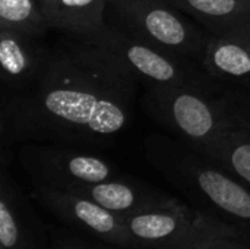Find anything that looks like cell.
Returning <instances> with one entry per match:
<instances>
[{"label":"cell","instance_id":"e0dca14e","mask_svg":"<svg viewBox=\"0 0 250 249\" xmlns=\"http://www.w3.org/2000/svg\"><path fill=\"white\" fill-rule=\"evenodd\" d=\"M185 249H249L243 242L239 241V235L215 236L201 241L189 248Z\"/></svg>","mask_w":250,"mask_h":249},{"label":"cell","instance_id":"8992f818","mask_svg":"<svg viewBox=\"0 0 250 249\" xmlns=\"http://www.w3.org/2000/svg\"><path fill=\"white\" fill-rule=\"evenodd\" d=\"M19 163L32 186L62 191L122 176L107 157L92 150L54 142H25L19 150Z\"/></svg>","mask_w":250,"mask_h":249},{"label":"cell","instance_id":"277c9868","mask_svg":"<svg viewBox=\"0 0 250 249\" xmlns=\"http://www.w3.org/2000/svg\"><path fill=\"white\" fill-rule=\"evenodd\" d=\"M105 23L199 65L211 37L207 28L170 0H110Z\"/></svg>","mask_w":250,"mask_h":249},{"label":"cell","instance_id":"d6986e66","mask_svg":"<svg viewBox=\"0 0 250 249\" xmlns=\"http://www.w3.org/2000/svg\"><path fill=\"white\" fill-rule=\"evenodd\" d=\"M41 249H91L86 248V247H82V245H76V244H57V245H53L50 248H41Z\"/></svg>","mask_w":250,"mask_h":249},{"label":"cell","instance_id":"ac0fdd59","mask_svg":"<svg viewBox=\"0 0 250 249\" xmlns=\"http://www.w3.org/2000/svg\"><path fill=\"white\" fill-rule=\"evenodd\" d=\"M224 35H226V34H224ZM231 35L239 37L240 40H243V41L250 47V26H248V28H242V29H239V31H234V32H231Z\"/></svg>","mask_w":250,"mask_h":249},{"label":"cell","instance_id":"4fadbf2b","mask_svg":"<svg viewBox=\"0 0 250 249\" xmlns=\"http://www.w3.org/2000/svg\"><path fill=\"white\" fill-rule=\"evenodd\" d=\"M110 0H41L48 29L92 38L105 28Z\"/></svg>","mask_w":250,"mask_h":249},{"label":"cell","instance_id":"52a82bcc","mask_svg":"<svg viewBox=\"0 0 250 249\" xmlns=\"http://www.w3.org/2000/svg\"><path fill=\"white\" fill-rule=\"evenodd\" d=\"M91 40L114 56H117L127 69L146 85H196L220 88L202 65L186 60L160 48H155L132 35L105 25V28Z\"/></svg>","mask_w":250,"mask_h":249},{"label":"cell","instance_id":"30bf717a","mask_svg":"<svg viewBox=\"0 0 250 249\" xmlns=\"http://www.w3.org/2000/svg\"><path fill=\"white\" fill-rule=\"evenodd\" d=\"M224 122L207 158L250 186V90L223 91Z\"/></svg>","mask_w":250,"mask_h":249},{"label":"cell","instance_id":"7c38bea8","mask_svg":"<svg viewBox=\"0 0 250 249\" xmlns=\"http://www.w3.org/2000/svg\"><path fill=\"white\" fill-rule=\"evenodd\" d=\"M69 192L85 197L122 217L158 207L171 198L157 188L125 176L97 183L79 185Z\"/></svg>","mask_w":250,"mask_h":249},{"label":"cell","instance_id":"7a4b0ae2","mask_svg":"<svg viewBox=\"0 0 250 249\" xmlns=\"http://www.w3.org/2000/svg\"><path fill=\"white\" fill-rule=\"evenodd\" d=\"M145 153L149 163L201 211L233 226L250 227V186L239 178L179 138L152 134L145 139Z\"/></svg>","mask_w":250,"mask_h":249},{"label":"cell","instance_id":"5bb4252c","mask_svg":"<svg viewBox=\"0 0 250 249\" xmlns=\"http://www.w3.org/2000/svg\"><path fill=\"white\" fill-rule=\"evenodd\" d=\"M201 65L217 82L230 81L250 85V47L239 37L211 34Z\"/></svg>","mask_w":250,"mask_h":249},{"label":"cell","instance_id":"6da1fadb","mask_svg":"<svg viewBox=\"0 0 250 249\" xmlns=\"http://www.w3.org/2000/svg\"><path fill=\"white\" fill-rule=\"evenodd\" d=\"M141 84L103 45L64 34L53 45L44 78L25 92L3 97L1 142L105 147L130 125Z\"/></svg>","mask_w":250,"mask_h":249},{"label":"cell","instance_id":"2e32d148","mask_svg":"<svg viewBox=\"0 0 250 249\" xmlns=\"http://www.w3.org/2000/svg\"><path fill=\"white\" fill-rule=\"evenodd\" d=\"M0 28L44 37L48 26L41 0H0Z\"/></svg>","mask_w":250,"mask_h":249},{"label":"cell","instance_id":"3957f363","mask_svg":"<svg viewBox=\"0 0 250 249\" xmlns=\"http://www.w3.org/2000/svg\"><path fill=\"white\" fill-rule=\"evenodd\" d=\"M142 110L161 128L208 156L224 122L223 90L196 85H146Z\"/></svg>","mask_w":250,"mask_h":249},{"label":"cell","instance_id":"8fae6325","mask_svg":"<svg viewBox=\"0 0 250 249\" xmlns=\"http://www.w3.org/2000/svg\"><path fill=\"white\" fill-rule=\"evenodd\" d=\"M37 216L28 198L9 175L1 158L0 176V244L1 249H41Z\"/></svg>","mask_w":250,"mask_h":249},{"label":"cell","instance_id":"5b68a950","mask_svg":"<svg viewBox=\"0 0 250 249\" xmlns=\"http://www.w3.org/2000/svg\"><path fill=\"white\" fill-rule=\"evenodd\" d=\"M136 249H185L208 238L239 235L236 226L177 198L125 217Z\"/></svg>","mask_w":250,"mask_h":249},{"label":"cell","instance_id":"ba28073f","mask_svg":"<svg viewBox=\"0 0 250 249\" xmlns=\"http://www.w3.org/2000/svg\"><path fill=\"white\" fill-rule=\"evenodd\" d=\"M29 197L59 222L76 230L114 247L136 249L125 217L105 210L85 197L44 186H32Z\"/></svg>","mask_w":250,"mask_h":249},{"label":"cell","instance_id":"9c48e42d","mask_svg":"<svg viewBox=\"0 0 250 249\" xmlns=\"http://www.w3.org/2000/svg\"><path fill=\"white\" fill-rule=\"evenodd\" d=\"M53 59V47L44 37L0 28L1 81L10 94L34 88L45 75Z\"/></svg>","mask_w":250,"mask_h":249},{"label":"cell","instance_id":"9a60e30c","mask_svg":"<svg viewBox=\"0 0 250 249\" xmlns=\"http://www.w3.org/2000/svg\"><path fill=\"white\" fill-rule=\"evenodd\" d=\"M214 35L250 26V0H170Z\"/></svg>","mask_w":250,"mask_h":249}]
</instances>
